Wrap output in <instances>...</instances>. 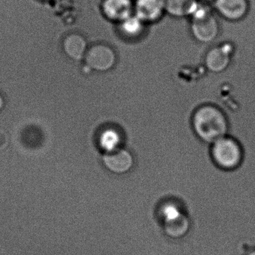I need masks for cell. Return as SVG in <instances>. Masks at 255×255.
Returning a JSON list of instances; mask_svg holds the SVG:
<instances>
[{
    "label": "cell",
    "mask_w": 255,
    "mask_h": 255,
    "mask_svg": "<svg viewBox=\"0 0 255 255\" xmlns=\"http://www.w3.org/2000/svg\"><path fill=\"white\" fill-rule=\"evenodd\" d=\"M190 20L191 33L198 42L209 44L219 36L220 26L213 10Z\"/></svg>",
    "instance_id": "cell-4"
},
{
    "label": "cell",
    "mask_w": 255,
    "mask_h": 255,
    "mask_svg": "<svg viewBox=\"0 0 255 255\" xmlns=\"http://www.w3.org/2000/svg\"><path fill=\"white\" fill-rule=\"evenodd\" d=\"M103 164L113 174L123 175L130 172L135 165V156L132 151L121 147L111 151L104 152Z\"/></svg>",
    "instance_id": "cell-5"
},
{
    "label": "cell",
    "mask_w": 255,
    "mask_h": 255,
    "mask_svg": "<svg viewBox=\"0 0 255 255\" xmlns=\"http://www.w3.org/2000/svg\"><path fill=\"white\" fill-rule=\"evenodd\" d=\"M210 156L219 169L236 171L243 165L244 149L237 138L226 135L212 144Z\"/></svg>",
    "instance_id": "cell-2"
},
{
    "label": "cell",
    "mask_w": 255,
    "mask_h": 255,
    "mask_svg": "<svg viewBox=\"0 0 255 255\" xmlns=\"http://www.w3.org/2000/svg\"><path fill=\"white\" fill-rule=\"evenodd\" d=\"M84 60L89 69L107 72L116 66L118 57L114 49L108 44H97L89 47Z\"/></svg>",
    "instance_id": "cell-3"
},
{
    "label": "cell",
    "mask_w": 255,
    "mask_h": 255,
    "mask_svg": "<svg viewBox=\"0 0 255 255\" xmlns=\"http://www.w3.org/2000/svg\"><path fill=\"white\" fill-rule=\"evenodd\" d=\"M233 53L234 47L229 43L213 47L206 54L204 59L206 68L211 72H223L231 64Z\"/></svg>",
    "instance_id": "cell-9"
},
{
    "label": "cell",
    "mask_w": 255,
    "mask_h": 255,
    "mask_svg": "<svg viewBox=\"0 0 255 255\" xmlns=\"http://www.w3.org/2000/svg\"><path fill=\"white\" fill-rule=\"evenodd\" d=\"M192 219L186 212L162 222V231L168 238L179 240L184 238L190 231Z\"/></svg>",
    "instance_id": "cell-10"
},
{
    "label": "cell",
    "mask_w": 255,
    "mask_h": 255,
    "mask_svg": "<svg viewBox=\"0 0 255 255\" xmlns=\"http://www.w3.org/2000/svg\"><path fill=\"white\" fill-rule=\"evenodd\" d=\"M122 134L118 129L110 128L104 131L101 136V144L105 152L111 151L122 147Z\"/></svg>",
    "instance_id": "cell-14"
},
{
    "label": "cell",
    "mask_w": 255,
    "mask_h": 255,
    "mask_svg": "<svg viewBox=\"0 0 255 255\" xmlns=\"http://www.w3.org/2000/svg\"><path fill=\"white\" fill-rule=\"evenodd\" d=\"M104 17L116 25L134 14V0H102Z\"/></svg>",
    "instance_id": "cell-8"
},
{
    "label": "cell",
    "mask_w": 255,
    "mask_h": 255,
    "mask_svg": "<svg viewBox=\"0 0 255 255\" xmlns=\"http://www.w3.org/2000/svg\"><path fill=\"white\" fill-rule=\"evenodd\" d=\"M198 0H162L165 14L174 18L189 17Z\"/></svg>",
    "instance_id": "cell-13"
},
{
    "label": "cell",
    "mask_w": 255,
    "mask_h": 255,
    "mask_svg": "<svg viewBox=\"0 0 255 255\" xmlns=\"http://www.w3.org/2000/svg\"><path fill=\"white\" fill-rule=\"evenodd\" d=\"M165 14L162 0H134V15L147 26L160 21Z\"/></svg>",
    "instance_id": "cell-7"
},
{
    "label": "cell",
    "mask_w": 255,
    "mask_h": 255,
    "mask_svg": "<svg viewBox=\"0 0 255 255\" xmlns=\"http://www.w3.org/2000/svg\"><path fill=\"white\" fill-rule=\"evenodd\" d=\"M191 125L197 137L206 144H213L226 136L229 129L226 115L213 104L197 107L192 113Z\"/></svg>",
    "instance_id": "cell-1"
},
{
    "label": "cell",
    "mask_w": 255,
    "mask_h": 255,
    "mask_svg": "<svg viewBox=\"0 0 255 255\" xmlns=\"http://www.w3.org/2000/svg\"><path fill=\"white\" fill-rule=\"evenodd\" d=\"M62 47L65 54L74 61L84 59L89 50L86 38L78 33L67 35L62 43Z\"/></svg>",
    "instance_id": "cell-12"
},
{
    "label": "cell",
    "mask_w": 255,
    "mask_h": 255,
    "mask_svg": "<svg viewBox=\"0 0 255 255\" xmlns=\"http://www.w3.org/2000/svg\"><path fill=\"white\" fill-rule=\"evenodd\" d=\"M4 105H5V101L2 95L0 94V111L3 109Z\"/></svg>",
    "instance_id": "cell-15"
},
{
    "label": "cell",
    "mask_w": 255,
    "mask_h": 255,
    "mask_svg": "<svg viewBox=\"0 0 255 255\" xmlns=\"http://www.w3.org/2000/svg\"><path fill=\"white\" fill-rule=\"evenodd\" d=\"M212 4L221 17L231 22L243 20L250 9L249 0H214Z\"/></svg>",
    "instance_id": "cell-6"
},
{
    "label": "cell",
    "mask_w": 255,
    "mask_h": 255,
    "mask_svg": "<svg viewBox=\"0 0 255 255\" xmlns=\"http://www.w3.org/2000/svg\"><path fill=\"white\" fill-rule=\"evenodd\" d=\"M116 26L121 38L129 42H135L142 39L148 26L134 14Z\"/></svg>",
    "instance_id": "cell-11"
},
{
    "label": "cell",
    "mask_w": 255,
    "mask_h": 255,
    "mask_svg": "<svg viewBox=\"0 0 255 255\" xmlns=\"http://www.w3.org/2000/svg\"><path fill=\"white\" fill-rule=\"evenodd\" d=\"M198 1H200V2H204V3H213V1L214 0H198Z\"/></svg>",
    "instance_id": "cell-16"
},
{
    "label": "cell",
    "mask_w": 255,
    "mask_h": 255,
    "mask_svg": "<svg viewBox=\"0 0 255 255\" xmlns=\"http://www.w3.org/2000/svg\"><path fill=\"white\" fill-rule=\"evenodd\" d=\"M246 255H255V250L252 251V252H249Z\"/></svg>",
    "instance_id": "cell-17"
}]
</instances>
